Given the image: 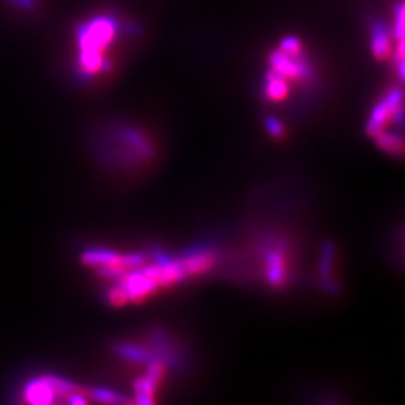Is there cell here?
<instances>
[{
    "mask_svg": "<svg viewBox=\"0 0 405 405\" xmlns=\"http://www.w3.org/2000/svg\"><path fill=\"white\" fill-rule=\"evenodd\" d=\"M117 26L110 19H96L89 24L82 26L78 32V47H80V71L91 77L105 71L109 62L104 59L102 53L116 37Z\"/></svg>",
    "mask_w": 405,
    "mask_h": 405,
    "instance_id": "obj_1",
    "label": "cell"
},
{
    "mask_svg": "<svg viewBox=\"0 0 405 405\" xmlns=\"http://www.w3.org/2000/svg\"><path fill=\"white\" fill-rule=\"evenodd\" d=\"M402 95L399 91H392L386 98L377 105L373 111L371 120L368 123V134L377 137L380 132H383V128L386 126L387 122L398 117L401 120L402 116Z\"/></svg>",
    "mask_w": 405,
    "mask_h": 405,
    "instance_id": "obj_2",
    "label": "cell"
},
{
    "mask_svg": "<svg viewBox=\"0 0 405 405\" xmlns=\"http://www.w3.org/2000/svg\"><path fill=\"white\" fill-rule=\"evenodd\" d=\"M270 65L274 68L272 71L284 77L285 80H308L311 75L310 68L302 59V53L290 55L279 48L270 56Z\"/></svg>",
    "mask_w": 405,
    "mask_h": 405,
    "instance_id": "obj_3",
    "label": "cell"
},
{
    "mask_svg": "<svg viewBox=\"0 0 405 405\" xmlns=\"http://www.w3.org/2000/svg\"><path fill=\"white\" fill-rule=\"evenodd\" d=\"M119 279H120L119 285L125 290L128 301H132V302L143 301L144 297L151 296L158 288V284L151 276H147L144 274L143 269L138 272H131V274L128 270Z\"/></svg>",
    "mask_w": 405,
    "mask_h": 405,
    "instance_id": "obj_4",
    "label": "cell"
},
{
    "mask_svg": "<svg viewBox=\"0 0 405 405\" xmlns=\"http://www.w3.org/2000/svg\"><path fill=\"white\" fill-rule=\"evenodd\" d=\"M164 374H165L164 364L153 362L151 366H149L144 377L137 380L134 386L138 404H152L155 401L153 395L158 384L161 383Z\"/></svg>",
    "mask_w": 405,
    "mask_h": 405,
    "instance_id": "obj_5",
    "label": "cell"
},
{
    "mask_svg": "<svg viewBox=\"0 0 405 405\" xmlns=\"http://www.w3.org/2000/svg\"><path fill=\"white\" fill-rule=\"evenodd\" d=\"M24 398L33 405H47L56 401V393L53 390L46 377L35 378L24 387Z\"/></svg>",
    "mask_w": 405,
    "mask_h": 405,
    "instance_id": "obj_6",
    "label": "cell"
},
{
    "mask_svg": "<svg viewBox=\"0 0 405 405\" xmlns=\"http://www.w3.org/2000/svg\"><path fill=\"white\" fill-rule=\"evenodd\" d=\"M179 261L188 276L200 275L212 269V266L216 261V255L212 251H197V252L188 254L187 257Z\"/></svg>",
    "mask_w": 405,
    "mask_h": 405,
    "instance_id": "obj_7",
    "label": "cell"
},
{
    "mask_svg": "<svg viewBox=\"0 0 405 405\" xmlns=\"http://www.w3.org/2000/svg\"><path fill=\"white\" fill-rule=\"evenodd\" d=\"M267 266V279L272 285H281L285 279V258L281 251L276 248L267 252L266 255Z\"/></svg>",
    "mask_w": 405,
    "mask_h": 405,
    "instance_id": "obj_8",
    "label": "cell"
},
{
    "mask_svg": "<svg viewBox=\"0 0 405 405\" xmlns=\"http://www.w3.org/2000/svg\"><path fill=\"white\" fill-rule=\"evenodd\" d=\"M266 95L272 101H283L288 93L287 80L275 71H270L266 77Z\"/></svg>",
    "mask_w": 405,
    "mask_h": 405,
    "instance_id": "obj_9",
    "label": "cell"
},
{
    "mask_svg": "<svg viewBox=\"0 0 405 405\" xmlns=\"http://www.w3.org/2000/svg\"><path fill=\"white\" fill-rule=\"evenodd\" d=\"M373 53L377 59H386L390 51L389 33L382 26H377L373 35Z\"/></svg>",
    "mask_w": 405,
    "mask_h": 405,
    "instance_id": "obj_10",
    "label": "cell"
},
{
    "mask_svg": "<svg viewBox=\"0 0 405 405\" xmlns=\"http://www.w3.org/2000/svg\"><path fill=\"white\" fill-rule=\"evenodd\" d=\"M44 377H46V380L50 383L53 390H55V393L59 396H68V395L75 393V392H83L80 386L68 382V380H65V378H60L56 375H44Z\"/></svg>",
    "mask_w": 405,
    "mask_h": 405,
    "instance_id": "obj_11",
    "label": "cell"
},
{
    "mask_svg": "<svg viewBox=\"0 0 405 405\" xmlns=\"http://www.w3.org/2000/svg\"><path fill=\"white\" fill-rule=\"evenodd\" d=\"M375 138H377V144L380 146V149H383V151L387 153L401 155L404 152L402 140L396 135L383 134V132H380V134H378Z\"/></svg>",
    "mask_w": 405,
    "mask_h": 405,
    "instance_id": "obj_12",
    "label": "cell"
},
{
    "mask_svg": "<svg viewBox=\"0 0 405 405\" xmlns=\"http://www.w3.org/2000/svg\"><path fill=\"white\" fill-rule=\"evenodd\" d=\"M84 395L89 396V398L95 402H101V404H122V402H128L126 398H122L117 393H114L107 389H91L86 390Z\"/></svg>",
    "mask_w": 405,
    "mask_h": 405,
    "instance_id": "obj_13",
    "label": "cell"
},
{
    "mask_svg": "<svg viewBox=\"0 0 405 405\" xmlns=\"http://www.w3.org/2000/svg\"><path fill=\"white\" fill-rule=\"evenodd\" d=\"M117 353L129 360H134V362H146L149 360L147 351L143 350L142 347H135V346H120L117 347Z\"/></svg>",
    "mask_w": 405,
    "mask_h": 405,
    "instance_id": "obj_14",
    "label": "cell"
},
{
    "mask_svg": "<svg viewBox=\"0 0 405 405\" xmlns=\"http://www.w3.org/2000/svg\"><path fill=\"white\" fill-rule=\"evenodd\" d=\"M332 264H333V246L330 243H326L323 249V257H321V274L324 279H330Z\"/></svg>",
    "mask_w": 405,
    "mask_h": 405,
    "instance_id": "obj_15",
    "label": "cell"
},
{
    "mask_svg": "<svg viewBox=\"0 0 405 405\" xmlns=\"http://www.w3.org/2000/svg\"><path fill=\"white\" fill-rule=\"evenodd\" d=\"M109 301L113 306H123L128 301V296L125 293V290H123L120 285L113 287L110 292H109Z\"/></svg>",
    "mask_w": 405,
    "mask_h": 405,
    "instance_id": "obj_16",
    "label": "cell"
},
{
    "mask_svg": "<svg viewBox=\"0 0 405 405\" xmlns=\"http://www.w3.org/2000/svg\"><path fill=\"white\" fill-rule=\"evenodd\" d=\"M266 125H267V129H269V132H270L272 135L276 137V138L283 137L284 129H283V125H281V122H279L278 119H275V117H269L267 122H266Z\"/></svg>",
    "mask_w": 405,
    "mask_h": 405,
    "instance_id": "obj_17",
    "label": "cell"
},
{
    "mask_svg": "<svg viewBox=\"0 0 405 405\" xmlns=\"http://www.w3.org/2000/svg\"><path fill=\"white\" fill-rule=\"evenodd\" d=\"M396 37L399 39H402V35H404V8L402 5L398 8V17H396Z\"/></svg>",
    "mask_w": 405,
    "mask_h": 405,
    "instance_id": "obj_18",
    "label": "cell"
},
{
    "mask_svg": "<svg viewBox=\"0 0 405 405\" xmlns=\"http://www.w3.org/2000/svg\"><path fill=\"white\" fill-rule=\"evenodd\" d=\"M10 2L21 8H32L35 5V0H10Z\"/></svg>",
    "mask_w": 405,
    "mask_h": 405,
    "instance_id": "obj_19",
    "label": "cell"
}]
</instances>
